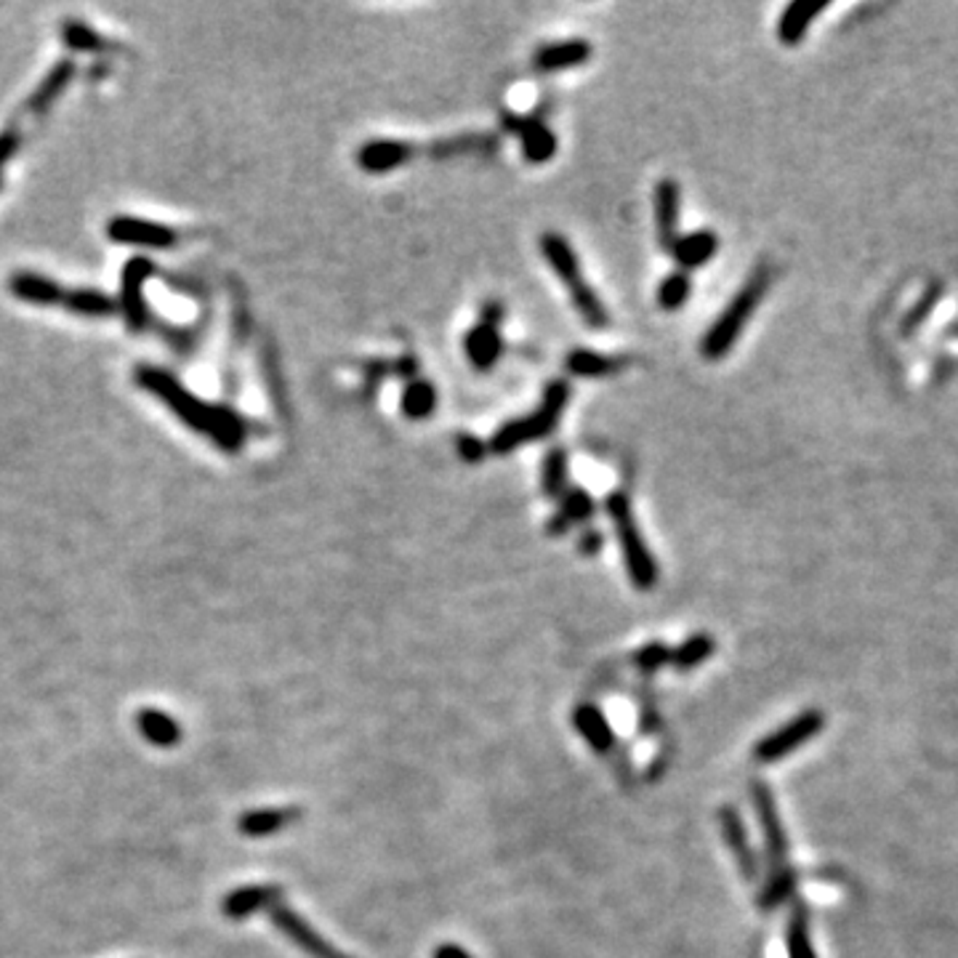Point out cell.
<instances>
[{"mask_svg": "<svg viewBox=\"0 0 958 958\" xmlns=\"http://www.w3.org/2000/svg\"><path fill=\"white\" fill-rule=\"evenodd\" d=\"M136 378L144 389L158 395L186 426L206 434L208 439H214V442L221 445L225 450H240V445H243L245 439V421L240 419L238 413L225 411V408L206 405V402L197 400L192 391H186L177 378L158 371V367H138Z\"/></svg>", "mask_w": 958, "mask_h": 958, "instance_id": "cell-1", "label": "cell"}, {"mask_svg": "<svg viewBox=\"0 0 958 958\" xmlns=\"http://www.w3.org/2000/svg\"><path fill=\"white\" fill-rule=\"evenodd\" d=\"M541 253L546 256L548 267L562 277L565 288L570 291L572 304H575L578 315L583 317V323L594 330L607 328L610 315H607L605 304H602L599 296L589 288V282L583 280L581 264H578L575 251L570 248L568 240L557 232H544V238H541Z\"/></svg>", "mask_w": 958, "mask_h": 958, "instance_id": "cell-2", "label": "cell"}, {"mask_svg": "<svg viewBox=\"0 0 958 958\" xmlns=\"http://www.w3.org/2000/svg\"><path fill=\"white\" fill-rule=\"evenodd\" d=\"M570 400V387L565 381H551L546 387L544 402L535 413L525 415V419H517L504 424L501 429L490 437L487 442V453L493 456H509L511 450L522 448L525 442H535V439H544L557 429L559 415L565 413V405Z\"/></svg>", "mask_w": 958, "mask_h": 958, "instance_id": "cell-3", "label": "cell"}, {"mask_svg": "<svg viewBox=\"0 0 958 958\" xmlns=\"http://www.w3.org/2000/svg\"><path fill=\"white\" fill-rule=\"evenodd\" d=\"M769 288V272L767 267L756 269L751 275V280L745 282L743 288L738 291V296L730 301L725 312H721L719 319L708 328V334L703 336L701 341V354L706 360H721L727 352L735 347L738 336L743 334L745 323H749L753 312H756L759 301L764 299Z\"/></svg>", "mask_w": 958, "mask_h": 958, "instance_id": "cell-4", "label": "cell"}, {"mask_svg": "<svg viewBox=\"0 0 958 958\" xmlns=\"http://www.w3.org/2000/svg\"><path fill=\"white\" fill-rule=\"evenodd\" d=\"M605 509L607 514H610L613 527H616L620 551H623V562L626 570H629L631 583H634L639 592H647V589H653L655 583H658V565H655L653 554H650L642 533H639L629 496L620 490L610 493L605 501Z\"/></svg>", "mask_w": 958, "mask_h": 958, "instance_id": "cell-5", "label": "cell"}, {"mask_svg": "<svg viewBox=\"0 0 958 958\" xmlns=\"http://www.w3.org/2000/svg\"><path fill=\"white\" fill-rule=\"evenodd\" d=\"M825 727V716L823 711L810 708V711H801L799 716H793L791 721H786L783 727H777L775 732H769L767 738L759 740L753 745V759L759 764H773L780 762V759L791 756L793 751H799L801 745L815 740L817 735L823 732Z\"/></svg>", "mask_w": 958, "mask_h": 958, "instance_id": "cell-6", "label": "cell"}, {"mask_svg": "<svg viewBox=\"0 0 958 958\" xmlns=\"http://www.w3.org/2000/svg\"><path fill=\"white\" fill-rule=\"evenodd\" d=\"M751 804L753 812H756L759 828H762L764 849H767V873L786 871V868H791V863H788V849H791V845H788V836L786 830H783V821H780V812H777L773 788L762 780H753Z\"/></svg>", "mask_w": 958, "mask_h": 958, "instance_id": "cell-7", "label": "cell"}, {"mask_svg": "<svg viewBox=\"0 0 958 958\" xmlns=\"http://www.w3.org/2000/svg\"><path fill=\"white\" fill-rule=\"evenodd\" d=\"M269 919H272V924L282 932V935L291 939L296 948L304 950L310 958H354L343 954V950L336 948V945H330L319 932L312 930L310 921L301 919V915L296 911H291L288 906H275L272 911H269Z\"/></svg>", "mask_w": 958, "mask_h": 958, "instance_id": "cell-8", "label": "cell"}, {"mask_svg": "<svg viewBox=\"0 0 958 958\" xmlns=\"http://www.w3.org/2000/svg\"><path fill=\"white\" fill-rule=\"evenodd\" d=\"M719 825H721V836H725L727 847H730L735 863H738L743 878L756 882L759 873H762L759 871V858H756V852H753V845L749 839V830H745L743 817H740V812L735 810L732 804L721 807L719 810Z\"/></svg>", "mask_w": 958, "mask_h": 958, "instance_id": "cell-9", "label": "cell"}, {"mask_svg": "<svg viewBox=\"0 0 958 958\" xmlns=\"http://www.w3.org/2000/svg\"><path fill=\"white\" fill-rule=\"evenodd\" d=\"M280 887H272V884H248V887H240L232 889L221 902V911H225L227 919L232 921H243L248 915L258 913V911H272L275 906H280Z\"/></svg>", "mask_w": 958, "mask_h": 958, "instance_id": "cell-10", "label": "cell"}, {"mask_svg": "<svg viewBox=\"0 0 958 958\" xmlns=\"http://www.w3.org/2000/svg\"><path fill=\"white\" fill-rule=\"evenodd\" d=\"M504 123L509 125V131H517V134H520L522 155H525L527 162H546L557 155V136H554L541 120L504 114Z\"/></svg>", "mask_w": 958, "mask_h": 958, "instance_id": "cell-11", "label": "cell"}, {"mask_svg": "<svg viewBox=\"0 0 958 958\" xmlns=\"http://www.w3.org/2000/svg\"><path fill=\"white\" fill-rule=\"evenodd\" d=\"M413 147L400 138H373L357 149V166L367 173H389L411 160Z\"/></svg>", "mask_w": 958, "mask_h": 958, "instance_id": "cell-12", "label": "cell"}, {"mask_svg": "<svg viewBox=\"0 0 958 958\" xmlns=\"http://www.w3.org/2000/svg\"><path fill=\"white\" fill-rule=\"evenodd\" d=\"M679 184L674 179H663L655 184V225H658V238L668 251L679 240Z\"/></svg>", "mask_w": 958, "mask_h": 958, "instance_id": "cell-13", "label": "cell"}, {"mask_svg": "<svg viewBox=\"0 0 958 958\" xmlns=\"http://www.w3.org/2000/svg\"><path fill=\"white\" fill-rule=\"evenodd\" d=\"M110 238L118 240V243L149 245V248H168V245L177 243L173 229L142 219H114L110 225Z\"/></svg>", "mask_w": 958, "mask_h": 958, "instance_id": "cell-14", "label": "cell"}, {"mask_svg": "<svg viewBox=\"0 0 958 958\" xmlns=\"http://www.w3.org/2000/svg\"><path fill=\"white\" fill-rule=\"evenodd\" d=\"M592 44L589 40H562V44H548L535 51L533 62L541 72H562L581 68L592 59Z\"/></svg>", "mask_w": 958, "mask_h": 958, "instance_id": "cell-15", "label": "cell"}, {"mask_svg": "<svg viewBox=\"0 0 958 958\" xmlns=\"http://www.w3.org/2000/svg\"><path fill=\"white\" fill-rule=\"evenodd\" d=\"M149 272H153V264L147 258H134L123 272V306L125 315H129V325L134 330H142L147 325V306H144L142 299V286Z\"/></svg>", "mask_w": 958, "mask_h": 958, "instance_id": "cell-16", "label": "cell"}, {"mask_svg": "<svg viewBox=\"0 0 958 958\" xmlns=\"http://www.w3.org/2000/svg\"><path fill=\"white\" fill-rule=\"evenodd\" d=\"M572 725H575L581 738L586 740V743L592 745V751L596 753H610L613 745H616V732H613L610 721H607V716L596 706H592V703H583V706L572 711Z\"/></svg>", "mask_w": 958, "mask_h": 958, "instance_id": "cell-17", "label": "cell"}, {"mask_svg": "<svg viewBox=\"0 0 958 958\" xmlns=\"http://www.w3.org/2000/svg\"><path fill=\"white\" fill-rule=\"evenodd\" d=\"M716 251H719V238L711 229H698V232L684 234V238L679 234V240L671 248V256L684 272V269H698L703 264H708L716 256Z\"/></svg>", "mask_w": 958, "mask_h": 958, "instance_id": "cell-18", "label": "cell"}, {"mask_svg": "<svg viewBox=\"0 0 958 958\" xmlns=\"http://www.w3.org/2000/svg\"><path fill=\"white\" fill-rule=\"evenodd\" d=\"M501 349L504 341L496 325L480 323L463 339V352H466L469 363L477 367V371H490L498 363V357H501Z\"/></svg>", "mask_w": 958, "mask_h": 958, "instance_id": "cell-19", "label": "cell"}, {"mask_svg": "<svg viewBox=\"0 0 958 958\" xmlns=\"http://www.w3.org/2000/svg\"><path fill=\"white\" fill-rule=\"evenodd\" d=\"M301 812L296 807H280V810H251L238 821L240 834L248 839H267V836L280 834L291 823H296Z\"/></svg>", "mask_w": 958, "mask_h": 958, "instance_id": "cell-20", "label": "cell"}, {"mask_svg": "<svg viewBox=\"0 0 958 958\" xmlns=\"http://www.w3.org/2000/svg\"><path fill=\"white\" fill-rule=\"evenodd\" d=\"M825 9H828L825 0H797V3H791L780 14V22H777V38L786 46H797L807 35L810 24L815 22V16L823 14Z\"/></svg>", "mask_w": 958, "mask_h": 958, "instance_id": "cell-21", "label": "cell"}, {"mask_svg": "<svg viewBox=\"0 0 958 958\" xmlns=\"http://www.w3.org/2000/svg\"><path fill=\"white\" fill-rule=\"evenodd\" d=\"M136 727L144 740H149L158 749H173L182 740V727L171 714H162L158 708H142L136 716Z\"/></svg>", "mask_w": 958, "mask_h": 958, "instance_id": "cell-22", "label": "cell"}, {"mask_svg": "<svg viewBox=\"0 0 958 958\" xmlns=\"http://www.w3.org/2000/svg\"><path fill=\"white\" fill-rule=\"evenodd\" d=\"M786 950L788 958H817L815 945H812L810 911H807L804 902L793 906L791 919L786 924Z\"/></svg>", "mask_w": 958, "mask_h": 958, "instance_id": "cell-23", "label": "cell"}, {"mask_svg": "<svg viewBox=\"0 0 958 958\" xmlns=\"http://www.w3.org/2000/svg\"><path fill=\"white\" fill-rule=\"evenodd\" d=\"M623 365L626 360L607 357V354L589 352V349H575V352L568 354V371L572 376H581V378L610 376V373H618Z\"/></svg>", "mask_w": 958, "mask_h": 958, "instance_id": "cell-24", "label": "cell"}, {"mask_svg": "<svg viewBox=\"0 0 958 958\" xmlns=\"http://www.w3.org/2000/svg\"><path fill=\"white\" fill-rule=\"evenodd\" d=\"M11 291L24 301H33V304H62L64 291L57 282L46 280L38 275H14L11 280Z\"/></svg>", "mask_w": 958, "mask_h": 958, "instance_id": "cell-25", "label": "cell"}, {"mask_svg": "<svg viewBox=\"0 0 958 958\" xmlns=\"http://www.w3.org/2000/svg\"><path fill=\"white\" fill-rule=\"evenodd\" d=\"M797 882L799 876L793 868L767 873V882H764L762 895H759V908H762V911H775V908H780L783 902H788L793 897Z\"/></svg>", "mask_w": 958, "mask_h": 958, "instance_id": "cell-26", "label": "cell"}, {"mask_svg": "<svg viewBox=\"0 0 958 958\" xmlns=\"http://www.w3.org/2000/svg\"><path fill=\"white\" fill-rule=\"evenodd\" d=\"M714 650H716L714 636L692 634L690 639H684V642L679 644L677 650H674L671 666L677 668V671H692V668H698L701 663H706L711 655H714Z\"/></svg>", "mask_w": 958, "mask_h": 958, "instance_id": "cell-27", "label": "cell"}, {"mask_svg": "<svg viewBox=\"0 0 958 958\" xmlns=\"http://www.w3.org/2000/svg\"><path fill=\"white\" fill-rule=\"evenodd\" d=\"M434 408H437V389H434L429 381H419V378H415V381L408 384L405 391H402V413H405L408 419L413 421L429 419Z\"/></svg>", "mask_w": 958, "mask_h": 958, "instance_id": "cell-28", "label": "cell"}, {"mask_svg": "<svg viewBox=\"0 0 958 958\" xmlns=\"http://www.w3.org/2000/svg\"><path fill=\"white\" fill-rule=\"evenodd\" d=\"M541 485L548 498H562L568 493V456L562 450H551L544 461V472H541Z\"/></svg>", "mask_w": 958, "mask_h": 958, "instance_id": "cell-29", "label": "cell"}, {"mask_svg": "<svg viewBox=\"0 0 958 958\" xmlns=\"http://www.w3.org/2000/svg\"><path fill=\"white\" fill-rule=\"evenodd\" d=\"M562 509H559V517H562L568 525H578V522H586L594 517V498L589 496L583 487H568L562 498Z\"/></svg>", "mask_w": 958, "mask_h": 958, "instance_id": "cell-30", "label": "cell"}, {"mask_svg": "<svg viewBox=\"0 0 958 958\" xmlns=\"http://www.w3.org/2000/svg\"><path fill=\"white\" fill-rule=\"evenodd\" d=\"M687 299H690V277H687V272H682V269H679V272H671L660 282L658 304L666 312L682 310Z\"/></svg>", "mask_w": 958, "mask_h": 958, "instance_id": "cell-31", "label": "cell"}, {"mask_svg": "<svg viewBox=\"0 0 958 958\" xmlns=\"http://www.w3.org/2000/svg\"><path fill=\"white\" fill-rule=\"evenodd\" d=\"M70 75H72V64L70 62H62L57 70H51V75L46 77L44 86H40L38 94L33 96L29 107H33V110H44L48 101H53L59 94H62V88L68 86Z\"/></svg>", "mask_w": 958, "mask_h": 958, "instance_id": "cell-32", "label": "cell"}, {"mask_svg": "<svg viewBox=\"0 0 958 958\" xmlns=\"http://www.w3.org/2000/svg\"><path fill=\"white\" fill-rule=\"evenodd\" d=\"M671 655H674V650L668 647V644L650 642V644H644V647L634 655V663L642 674H655V671H660L663 666H671Z\"/></svg>", "mask_w": 958, "mask_h": 958, "instance_id": "cell-33", "label": "cell"}, {"mask_svg": "<svg viewBox=\"0 0 958 958\" xmlns=\"http://www.w3.org/2000/svg\"><path fill=\"white\" fill-rule=\"evenodd\" d=\"M62 304H68L72 312H81V315H107L112 312V301L101 293H86V291H77V293H64Z\"/></svg>", "mask_w": 958, "mask_h": 958, "instance_id": "cell-34", "label": "cell"}, {"mask_svg": "<svg viewBox=\"0 0 958 958\" xmlns=\"http://www.w3.org/2000/svg\"><path fill=\"white\" fill-rule=\"evenodd\" d=\"M64 35H68V40L72 46L86 48V51H94V48L105 46L99 38H96L92 29L83 27V24H68V27H64Z\"/></svg>", "mask_w": 958, "mask_h": 958, "instance_id": "cell-35", "label": "cell"}, {"mask_svg": "<svg viewBox=\"0 0 958 958\" xmlns=\"http://www.w3.org/2000/svg\"><path fill=\"white\" fill-rule=\"evenodd\" d=\"M458 456H461L463 461L477 463L482 456H487V445L482 442V439L472 437V434H463V437H458Z\"/></svg>", "mask_w": 958, "mask_h": 958, "instance_id": "cell-36", "label": "cell"}, {"mask_svg": "<svg viewBox=\"0 0 958 958\" xmlns=\"http://www.w3.org/2000/svg\"><path fill=\"white\" fill-rule=\"evenodd\" d=\"M578 546H581V551L586 554V557H594V554L602 548V535L594 533V530H586V533L581 535V541H578Z\"/></svg>", "mask_w": 958, "mask_h": 958, "instance_id": "cell-37", "label": "cell"}, {"mask_svg": "<svg viewBox=\"0 0 958 958\" xmlns=\"http://www.w3.org/2000/svg\"><path fill=\"white\" fill-rule=\"evenodd\" d=\"M14 149H16V134H14V131H9V134L0 136V171H3L5 160H9L11 155H14Z\"/></svg>", "mask_w": 958, "mask_h": 958, "instance_id": "cell-38", "label": "cell"}, {"mask_svg": "<svg viewBox=\"0 0 958 958\" xmlns=\"http://www.w3.org/2000/svg\"><path fill=\"white\" fill-rule=\"evenodd\" d=\"M434 958H474V956L469 954V950H463L461 945L445 943V945H439L437 950H434Z\"/></svg>", "mask_w": 958, "mask_h": 958, "instance_id": "cell-39", "label": "cell"}]
</instances>
